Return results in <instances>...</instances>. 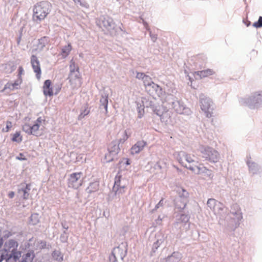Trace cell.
Wrapping results in <instances>:
<instances>
[{
	"label": "cell",
	"mask_w": 262,
	"mask_h": 262,
	"mask_svg": "<svg viewBox=\"0 0 262 262\" xmlns=\"http://www.w3.org/2000/svg\"><path fill=\"white\" fill-rule=\"evenodd\" d=\"M175 156L182 166L194 173L205 176H211L212 175L209 169L187 153L183 151L177 152L175 153Z\"/></svg>",
	"instance_id": "cell-1"
},
{
	"label": "cell",
	"mask_w": 262,
	"mask_h": 262,
	"mask_svg": "<svg viewBox=\"0 0 262 262\" xmlns=\"http://www.w3.org/2000/svg\"><path fill=\"white\" fill-rule=\"evenodd\" d=\"M136 78L142 81L147 90L151 95L157 96L162 101H165L167 95L162 88L153 82L151 77L142 73H138L136 75Z\"/></svg>",
	"instance_id": "cell-2"
},
{
	"label": "cell",
	"mask_w": 262,
	"mask_h": 262,
	"mask_svg": "<svg viewBox=\"0 0 262 262\" xmlns=\"http://www.w3.org/2000/svg\"><path fill=\"white\" fill-rule=\"evenodd\" d=\"M51 8V4L48 1H43L36 3L33 8V20L35 22L43 20L49 14Z\"/></svg>",
	"instance_id": "cell-3"
},
{
	"label": "cell",
	"mask_w": 262,
	"mask_h": 262,
	"mask_svg": "<svg viewBox=\"0 0 262 262\" xmlns=\"http://www.w3.org/2000/svg\"><path fill=\"white\" fill-rule=\"evenodd\" d=\"M242 105L251 109H257L262 107V91H257L240 99Z\"/></svg>",
	"instance_id": "cell-4"
},
{
	"label": "cell",
	"mask_w": 262,
	"mask_h": 262,
	"mask_svg": "<svg viewBox=\"0 0 262 262\" xmlns=\"http://www.w3.org/2000/svg\"><path fill=\"white\" fill-rule=\"evenodd\" d=\"M199 106L204 115L207 118H211L215 114V106L211 98L204 94L199 97Z\"/></svg>",
	"instance_id": "cell-5"
},
{
	"label": "cell",
	"mask_w": 262,
	"mask_h": 262,
	"mask_svg": "<svg viewBox=\"0 0 262 262\" xmlns=\"http://www.w3.org/2000/svg\"><path fill=\"white\" fill-rule=\"evenodd\" d=\"M207 206L218 217L224 219L229 215V211L223 204L214 199H208Z\"/></svg>",
	"instance_id": "cell-6"
},
{
	"label": "cell",
	"mask_w": 262,
	"mask_h": 262,
	"mask_svg": "<svg viewBox=\"0 0 262 262\" xmlns=\"http://www.w3.org/2000/svg\"><path fill=\"white\" fill-rule=\"evenodd\" d=\"M97 24L102 29L111 35L117 32V26L114 21L111 17L108 16H103L97 20Z\"/></svg>",
	"instance_id": "cell-7"
},
{
	"label": "cell",
	"mask_w": 262,
	"mask_h": 262,
	"mask_svg": "<svg viewBox=\"0 0 262 262\" xmlns=\"http://www.w3.org/2000/svg\"><path fill=\"white\" fill-rule=\"evenodd\" d=\"M69 79L71 86L74 88H78L82 84V76L80 74L79 67L73 59L70 62Z\"/></svg>",
	"instance_id": "cell-8"
},
{
	"label": "cell",
	"mask_w": 262,
	"mask_h": 262,
	"mask_svg": "<svg viewBox=\"0 0 262 262\" xmlns=\"http://www.w3.org/2000/svg\"><path fill=\"white\" fill-rule=\"evenodd\" d=\"M165 101L169 103L176 112L179 114L190 115L192 114V110L190 108L184 105L174 96L167 95Z\"/></svg>",
	"instance_id": "cell-9"
},
{
	"label": "cell",
	"mask_w": 262,
	"mask_h": 262,
	"mask_svg": "<svg viewBox=\"0 0 262 262\" xmlns=\"http://www.w3.org/2000/svg\"><path fill=\"white\" fill-rule=\"evenodd\" d=\"M126 139L124 138V139L120 140H115L113 141L112 142L110 143L108 148V153L105 154L104 159L106 162L112 161L115 157L118 154L120 151V145L122 144V142H124L126 140Z\"/></svg>",
	"instance_id": "cell-10"
},
{
	"label": "cell",
	"mask_w": 262,
	"mask_h": 262,
	"mask_svg": "<svg viewBox=\"0 0 262 262\" xmlns=\"http://www.w3.org/2000/svg\"><path fill=\"white\" fill-rule=\"evenodd\" d=\"M200 151L204 158L209 162L213 163L218 162L220 159V155L217 150L209 146L201 145Z\"/></svg>",
	"instance_id": "cell-11"
},
{
	"label": "cell",
	"mask_w": 262,
	"mask_h": 262,
	"mask_svg": "<svg viewBox=\"0 0 262 262\" xmlns=\"http://www.w3.org/2000/svg\"><path fill=\"white\" fill-rule=\"evenodd\" d=\"M84 181L83 173L82 172H75L71 174L68 178V187L74 190L80 188Z\"/></svg>",
	"instance_id": "cell-12"
},
{
	"label": "cell",
	"mask_w": 262,
	"mask_h": 262,
	"mask_svg": "<svg viewBox=\"0 0 262 262\" xmlns=\"http://www.w3.org/2000/svg\"><path fill=\"white\" fill-rule=\"evenodd\" d=\"M18 247V243L14 240H10L6 242L1 255V261L9 257L13 253H15Z\"/></svg>",
	"instance_id": "cell-13"
},
{
	"label": "cell",
	"mask_w": 262,
	"mask_h": 262,
	"mask_svg": "<svg viewBox=\"0 0 262 262\" xmlns=\"http://www.w3.org/2000/svg\"><path fill=\"white\" fill-rule=\"evenodd\" d=\"M42 124V119L41 118H39L37 120H36L35 123L33 124L32 126H27L26 125L24 126L23 130L29 135H32L33 136L36 137L41 136L43 133L41 129Z\"/></svg>",
	"instance_id": "cell-14"
},
{
	"label": "cell",
	"mask_w": 262,
	"mask_h": 262,
	"mask_svg": "<svg viewBox=\"0 0 262 262\" xmlns=\"http://www.w3.org/2000/svg\"><path fill=\"white\" fill-rule=\"evenodd\" d=\"M31 64L33 70L35 73L36 77L38 80H40L42 75V70L40 66V61L35 55H33L31 57Z\"/></svg>",
	"instance_id": "cell-15"
},
{
	"label": "cell",
	"mask_w": 262,
	"mask_h": 262,
	"mask_svg": "<svg viewBox=\"0 0 262 262\" xmlns=\"http://www.w3.org/2000/svg\"><path fill=\"white\" fill-rule=\"evenodd\" d=\"M249 171L253 174H258L262 172V168L259 164L253 161L251 158H248L246 161Z\"/></svg>",
	"instance_id": "cell-16"
},
{
	"label": "cell",
	"mask_w": 262,
	"mask_h": 262,
	"mask_svg": "<svg viewBox=\"0 0 262 262\" xmlns=\"http://www.w3.org/2000/svg\"><path fill=\"white\" fill-rule=\"evenodd\" d=\"M24 71L23 68L22 67H20L19 68V74H18V78L17 80H16L13 83H12L11 84H8L7 85H6L5 86V88H4V89L3 90H6L7 89V88H10V87H11V89H17L18 88L21 84L22 82V76H23V75Z\"/></svg>",
	"instance_id": "cell-17"
},
{
	"label": "cell",
	"mask_w": 262,
	"mask_h": 262,
	"mask_svg": "<svg viewBox=\"0 0 262 262\" xmlns=\"http://www.w3.org/2000/svg\"><path fill=\"white\" fill-rule=\"evenodd\" d=\"M215 73V71L211 69H207L204 70L194 72L193 74L195 80H201L205 77L210 76Z\"/></svg>",
	"instance_id": "cell-18"
},
{
	"label": "cell",
	"mask_w": 262,
	"mask_h": 262,
	"mask_svg": "<svg viewBox=\"0 0 262 262\" xmlns=\"http://www.w3.org/2000/svg\"><path fill=\"white\" fill-rule=\"evenodd\" d=\"M150 108L152 109L153 112L160 117H162L165 113H166V110L165 108L162 105H160L159 104L155 103L153 102H151L149 103Z\"/></svg>",
	"instance_id": "cell-19"
},
{
	"label": "cell",
	"mask_w": 262,
	"mask_h": 262,
	"mask_svg": "<svg viewBox=\"0 0 262 262\" xmlns=\"http://www.w3.org/2000/svg\"><path fill=\"white\" fill-rule=\"evenodd\" d=\"M147 145V142L144 140L139 141L131 147V154L135 155L141 152Z\"/></svg>",
	"instance_id": "cell-20"
},
{
	"label": "cell",
	"mask_w": 262,
	"mask_h": 262,
	"mask_svg": "<svg viewBox=\"0 0 262 262\" xmlns=\"http://www.w3.org/2000/svg\"><path fill=\"white\" fill-rule=\"evenodd\" d=\"M43 92L45 96L50 97L53 95V84L50 80H46L45 81L43 85Z\"/></svg>",
	"instance_id": "cell-21"
},
{
	"label": "cell",
	"mask_w": 262,
	"mask_h": 262,
	"mask_svg": "<svg viewBox=\"0 0 262 262\" xmlns=\"http://www.w3.org/2000/svg\"><path fill=\"white\" fill-rule=\"evenodd\" d=\"M19 192H22L23 193L24 199H27L29 195V192L30 190V184L23 183L21 185H19L18 187Z\"/></svg>",
	"instance_id": "cell-22"
},
{
	"label": "cell",
	"mask_w": 262,
	"mask_h": 262,
	"mask_svg": "<svg viewBox=\"0 0 262 262\" xmlns=\"http://www.w3.org/2000/svg\"><path fill=\"white\" fill-rule=\"evenodd\" d=\"M121 179L122 176L120 173L117 174L115 178L114 184L112 188V192L114 194H116L120 189L121 187Z\"/></svg>",
	"instance_id": "cell-23"
},
{
	"label": "cell",
	"mask_w": 262,
	"mask_h": 262,
	"mask_svg": "<svg viewBox=\"0 0 262 262\" xmlns=\"http://www.w3.org/2000/svg\"><path fill=\"white\" fill-rule=\"evenodd\" d=\"M182 255L179 252H175L167 257L164 262H180Z\"/></svg>",
	"instance_id": "cell-24"
},
{
	"label": "cell",
	"mask_w": 262,
	"mask_h": 262,
	"mask_svg": "<svg viewBox=\"0 0 262 262\" xmlns=\"http://www.w3.org/2000/svg\"><path fill=\"white\" fill-rule=\"evenodd\" d=\"M99 188V182L98 181H96L91 183L88 186L86 190L88 193L91 194L94 192L98 191Z\"/></svg>",
	"instance_id": "cell-25"
},
{
	"label": "cell",
	"mask_w": 262,
	"mask_h": 262,
	"mask_svg": "<svg viewBox=\"0 0 262 262\" xmlns=\"http://www.w3.org/2000/svg\"><path fill=\"white\" fill-rule=\"evenodd\" d=\"M21 251H16L10 255L6 260V262H17L21 257Z\"/></svg>",
	"instance_id": "cell-26"
},
{
	"label": "cell",
	"mask_w": 262,
	"mask_h": 262,
	"mask_svg": "<svg viewBox=\"0 0 262 262\" xmlns=\"http://www.w3.org/2000/svg\"><path fill=\"white\" fill-rule=\"evenodd\" d=\"M35 257V253L33 251H29L23 257V261L25 262H32Z\"/></svg>",
	"instance_id": "cell-27"
},
{
	"label": "cell",
	"mask_w": 262,
	"mask_h": 262,
	"mask_svg": "<svg viewBox=\"0 0 262 262\" xmlns=\"http://www.w3.org/2000/svg\"><path fill=\"white\" fill-rule=\"evenodd\" d=\"M136 105H137V114H138V117L139 118H141L145 114V105L143 104V103H138L136 102Z\"/></svg>",
	"instance_id": "cell-28"
},
{
	"label": "cell",
	"mask_w": 262,
	"mask_h": 262,
	"mask_svg": "<svg viewBox=\"0 0 262 262\" xmlns=\"http://www.w3.org/2000/svg\"><path fill=\"white\" fill-rule=\"evenodd\" d=\"M72 49V46L70 44L66 45L65 46L62 48L61 50V56L63 58H65L67 56H68L69 54H70V52L71 51Z\"/></svg>",
	"instance_id": "cell-29"
},
{
	"label": "cell",
	"mask_w": 262,
	"mask_h": 262,
	"mask_svg": "<svg viewBox=\"0 0 262 262\" xmlns=\"http://www.w3.org/2000/svg\"><path fill=\"white\" fill-rule=\"evenodd\" d=\"M52 257L54 260L58 262H63V254L59 251H55L52 253Z\"/></svg>",
	"instance_id": "cell-30"
},
{
	"label": "cell",
	"mask_w": 262,
	"mask_h": 262,
	"mask_svg": "<svg viewBox=\"0 0 262 262\" xmlns=\"http://www.w3.org/2000/svg\"><path fill=\"white\" fill-rule=\"evenodd\" d=\"M22 139H23V136L22 135L20 132H16L12 137V141L14 142H21L22 141Z\"/></svg>",
	"instance_id": "cell-31"
},
{
	"label": "cell",
	"mask_w": 262,
	"mask_h": 262,
	"mask_svg": "<svg viewBox=\"0 0 262 262\" xmlns=\"http://www.w3.org/2000/svg\"><path fill=\"white\" fill-rule=\"evenodd\" d=\"M39 217L37 213H33L31 215L29 219V223L30 224L35 225L38 224L39 222Z\"/></svg>",
	"instance_id": "cell-32"
},
{
	"label": "cell",
	"mask_w": 262,
	"mask_h": 262,
	"mask_svg": "<svg viewBox=\"0 0 262 262\" xmlns=\"http://www.w3.org/2000/svg\"><path fill=\"white\" fill-rule=\"evenodd\" d=\"M90 112V110L88 107H85L84 109L82 110L81 113L80 114L79 116H78V120H82L84 118V117L87 116L89 114Z\"/></svg>",
	"instance_id": "cell-33"
},
{
	"label": "cell",
	"mask_w": 262,
	"mask_h": 262,
	"mask_svg": "<svg viewBox=\"0 0 262 262\" xmlns=\"http://www.w3.org/2000/svg\"><path fill=\"white\" fill-rule=\"evenodd\" d=\"M190 219L189 215L186 214L185 213H181L180 215H179L178 216V219L179 221L182 222H186Z\"/></svg>",
	"instance_id": "cell-34"
},
{
	"label": "cell",
	"mask_w": 262,
	"mask_h": 262,
	"mask_svg": "<svg viewBox=\"0 0 262 262\" xmlns=\"http://www.w3.org/2000/svg\"><path fill=\"white\" fill-rule=\"evenodd\" d=\"M101 105L105 109V111L107 112L108 111V96H103L101 99Z\"/></svg>",
	"instance_id": "cell-35"
},
{
	"label": "cell",
	"mask_w": 262,
	"mask_h": 262,
	"mask_svg": "<svg viewBox=\"0 0 262 262\" xmlns=\"http://www.w3.org/2000/svg\"><path fill=\"white\" fill-rule=\"evenodd\" d=\"M131 164V161L129 159L125 158L122 159L120 161V167H126V166H129Z\"/></svg>",
	"instance_id": "cell-36"
},
{
	"label": "cell",
	"mask_w": 262,
	"mask_h": 262,
	"mask_svg": "<svg viewBox=\"0 0 262 262\" xmlns=\"http://www.w3.org/2000/svg\"><path fill=\"white\" fill-rule=\"evenodd\" d=\"M162 242V241L161 240H158L154 244L153 247L152 251V253H155L156 251L158 249V248H159L160 246L161 245Z\"/></svg>",
	"instance_id": "cell-37"
},
{
	"label": "cell",
	"mask_w": 262,
	"mask_h": 262,
	"mask_svg": "<svg viewBox=\"0 0 262 262\" xmlns=\"http://www.w3.org/2000/svg\"><path fill=\"white\" fill-rule=\"evenodd\" d=\"M12 127V124L11 122L9 121H8L5 124V127H4L3 128L2 131L4 133H7L11 130Z\"/></svg>",
	"instance_id": "cell-38"
},
{
	"label": "cell",
	"mask_w": 262,
	"mask_h": 262,
	"mask_svg": "<svg viewBox=\"0 0 262 262\" xmlns=\"http://www.w3.org/2000/svg\"><path fill=\"white\" fill-rule=\"evenodd\" d=\"M178 193L179 194L180 196H182L183 198H187L188 196H189V194L188 193V192L187 191H186L185 190H183V189H178Z\"/></svg>",
	"instance_id": "cell-39"
},
{
	"label": "cell",
	"mask_w": 262,
	"mask_h": 262,
	"mask_svg": "<svg viewBox=\"0 0 262 262\" xmlns=\"http://www.w3.org/2000/svg\"><path fill=\"white\" fill-rule=\"evenodd\" d=\"M74 2L77 3H79V4L82 7H84V8H89V5H88V3L86 1H74Z\"/></svg>",
	"instance_id": "cell-40"
},
{
	"label": "cell",
	"mask_w": 262,
	"mask_h": 262,
	"mask_svg": "<svg viewBox=\"0 0 262 262\" xmlns=\"http://www.w3.org/2000/svg\"><path fill=\"white\" fill-rule=\"evenodd\" d=\"M254 26H255L256 27H257V28H259V27H262V17H260L258 21L257 22H256L255 24H254Z\"/></svg>",
	"instance_id": "cell-41"
},
{
	"label": "cell",
	"mask_w": 262,
	"mask_h": 262,
	"mask_svg": "<svg viewBox=\"0 0 262 262\" xmlns=\"http://www.w3.org/2000/svg\"><path fill=\"white\" fill-rule=\"evenodd\" d=\"M16 159H18L19 160H26L27 159L26 158V157H25V156L22 153H20V155H19V156L16 157Z\"/></svg>",
	"instance_id": "cell-42"
},
{
	"label": "cell",
	"mask_w": 262,
	"mask_h": 262,
	"mask_svg": "<svg viewBox=\"0 0 262 262\" xmlns=\"http://www.w3.org/2000/svg\"><path fill=\"white\" fill-rule=\"evenodd\" d=\"M8 196L10 198H13L14 196V192H10L8 193Z\"/></svg>",
	"instance_id": "cell-43"
},
{
	"label": "cell",
	"mask_w": 262,
	"mask_h": 262,
	"mask_svg": "<svg viewBox=\"0 0 262 262\" xmlns=\"http://www.w3.org/2000/svg\"><path fill=\"white\" fill-rule=\"evenodd\" d=\"M21 262H24V261H23V260H22V261Z\"/></svg>",
	"instance_id": "cell-44"
}]
</instances>
